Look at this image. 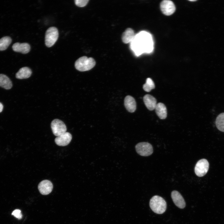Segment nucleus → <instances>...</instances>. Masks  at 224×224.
<instances>
[{
	"mask_svg": "<svg viewBox=\"0 0 224 224\" xmlns=\"http://www.w3.org/2000/svg\"><path fill=\"white\" fill-rule=\"evenodd\" d=\"M189 1H196V0H189Z\"/></svg>",
	"mask_w": 224,
	"mask_h": 224,
	"instance_id": "obj_25",
	"label": "nucleus"
},
{
	"mask_svg": "<svg viewBox=\"0 0 224 224\" xmlns=\"http://www.w3.org/2000/svg\"><path fill=\"white\" fill-rule=\"evenodd\" d=\"M135 149L137 153L142 156H148L153 152V149L151 144L145 142H140L137 144Z\"/></svg>",
	"mask_w": 224,
	"mask_h": 224,
	"instance_id": "obj_5",
	"label": "nucleus"
},
{
	"mask_svg": "<svg viewBox=\"0 0 224 224\" xmlns=\"http://www.w3.org/2000/svg\"><path fill=\"white\" fill-rule=\"evenodd\" d=\"M209 168V164L206 159H203L197 163L194 168L196 175L198 177H202L206 174Z\"/></svg>",
	"mask_w": 224,
	"mask_h": 224,
	"instance_id": "obj_7",
	"label": "nucleus"
},
{
	"mask_svg": "<svg viewBox=\"0 0 224 224\" xmlns=\"http://www.w3.org/2000/svg\"><path fill=\"white\" fill-rule=\"evenodd\" d=\"M215 123L218 129L224 132V113L220 114L217 116Z\"/></svg>",
	"mask_w": 224,
	"mask_h": 224,
	"instance_id": "obj_20",
	"label": "nucleus"
},
{
	"mask_svg": "<svg viewBox=\"0 0 224 224\" xmlns=\"http://www.w3.org/2000/svg\"><path fill=\"white\" fill-rule=\"evenodd\" d=\"M96 64V61L92 58L83 56L76 61L75 67L77 70L84 72L91 70L95 66Z\"/></svg>",
	"mask_w": 224,
	"mask_h": 224,
	"instance_id": "obj_3",
	"label": "nucleus"
},
{
	"mask_svg": "<svg viewBox=\"0 0 224 224\" xmlns=\"http://www.w3.org/2000/svg\"><path fill=\"white\" fill-rule=\"evenodd\" d=\"M58 37V29L55 27L49 28L45 34V43L46 46L48 47L53 46L57 41Z\"/></svg>",
	"mask_w": 224,
	"mask_h": 224,
	"instance_id": "obj_4",
	"label": "nucleus"
},
{
	"mask_svg": "<svg viewBox=\"0 0 224 224\" xmlns=\"http://www.w3.org/2000/svg\"><path fill=\"white\" fill-rule=\"evenodd\" d=\"M3 109V105L0 102V113L1 112Z\"/></svg>",
	"mask_w": 224,
	"mask_h": 224,
	"instance_id": "obj_24",
	"label": "nucleus"
},
{
	"mask_svg": "<svg viewBox=\"0 0 224 224\" xmlns=\"http://www.w3.org/2000/svg\"><path fill=\"white\" fill-rule=\"evenodd\" d=\"M0 86L6 89H9L12 86L11 80L7 76L3 74H0Z\"/></svg>",
	"mask_w": 224,
	"mask_h": 224,
	"instance_id": "obj_18",
	"label": "nucleus"
},
{
	"mask_svg": "<svg viewBox=\"0 0 224 224\" xmlns=\"http://www.w3.org/2000/svg\"><path fill=\"white\" fill-rule=\"evenodd\" d=\"M12 215L18 219H21L22 217V215L20 210L17 209L12 212Z\"/></svg>",
	"mask_w": 224,
	"mask_h": 224,
	"instance_id": "obj_23",
	"label": "nucleus"
},
{
	"mask_svg": "<svg viewBox=\"0 0 224 224\" xmlns=\"http://www.w3.org/2000/svg\"><path fill=\"white\" fill-rule=\"evenodd\" d=\"M160 8L162 13L167 16L172 15L175 10V7L174 3L170 0L162 1L160 4Z\"/></svg>",
	"mask_w": 224,
	"mask_h": 224,
	"instance_id": "obj_8",
	"label": "nucleus"
},
{
	"mask_svg": "<svg viewBox=\"0 0 224 224\" xmlns=\"http://www.w3.org/2000/svg\"><path fill=\"white\" fill-rule=\"evenodd\" d=\"M143 101L147 108L150 110L155 109L157 105L156 99L149 94H146L143 97Z\"/></svg>",
	"mask_w": 224,
	"mask_h": 224,
	"instance_id": "obj_14",
	"label": "nucleus"
},
{
	"mask_svg": "<svg viewBox=\"0 0 224 224\" xmlns=\"http://www.w3.org/2000/svg\"><path fill=\"white\" fill-rule=\"evenodd\" d=\"M135 37L134 49L137 54L143 53H150L153 49V44L152 35L149 33L143 31Z\"/></svg>",
	"mask_w": 224,
	"mask_h": 224,
	"instance_id": "obj_1",
	"label": "nucleus"
},
{
	"mask_svg": "<svg viewBox=\"0 0 224 224\" xmlns=\"http://www.w3.org/2000/svg\"><path fill=\"white\" fill-rule=\"evenodd\" d=\"M135 37V33L133 29L128 28L122 34V40L124 43L127 44L134 40Z\"/></svg>",
	"mask_w": 224,
	"mask_h": 224,
	"instance_id": "obj_15",
	"label": "nucleus"
},
{
	"mask_svg": "<svg viewBox=\"0 0 224 224\" xmlns=\"http://www.w3.org/2000/svg\"><path fill=\"white\" fill-rule=\"evenodd\" d=\"M12 48L15 52L26 54L30 51V44L26 43H20L17 42L13 45Z\"/></svg>",
	"mask_w": 224,
	"mask_h": 224,
	"instance_id": "obj_12",
	"label": "nucleus"
},
{
	"mask_svg": "<svg viewBox=\"0 0 224 224\" xmlns=\"http://www.w3.org/2000/svg\"><path fill=\"white\" fill-rule=\"evenodd\" d=\"M171 197L175 204L179 208L183 209L185 207V202L181 194L176 190L173 191Z\"/></svg>",
	"mask_w": 224,
	"mask_h": 224,
	"instance_id": "obj_10",
	"label": "nucleus"
},
{
	"mask_svg": "<svg viewBox=\"0 0 224 224\" xmlns=\"http://www.w3.org/2000/svg\"><path fill=\"white\" fill-rule=\"evenodd\" d=\"M51 127L53 134L57 137L64 133L67 131L66 126L64 123L58 119L52 121Z\"/></svg>",
	"mask_w": 224,
	"mask_h": 224,
	"instance_id": "obj_6",
	"label": "nucleus"
},
{
	"mask_svg": "<svg viewBox=\"0 0 224 224\" xmlns=\"http://www.w3.org/2000/svg\"><path fill=\"white\" fill-rule=\"evenodd\" d=\"M89 1V0H75L74 2L75 4L77 6L83 7L86 6Z\"/></svg>",
	"mask_w": 224,
	"mask_h": 224,
	"instance_id": "obj_22",
	"label": "nucleus"
},
{
	"mask_svg": "<svg viewBox=\"0 0 224 224\" xmlns=\"http://www.w3.org/2000/svg\"><path fill=\"white\" fill-rule=\"evenodd\" d=\"M155 88V84L152 79L150 78H147L146 83L143 86V90L145 91L149 92Z\"/></svg>",
	"mask_w": 224,
	"mask_h": 224,
	"instance_id": "obj_21",
	"label": "nucleus"
},
{
	"mask_svg": "<svg viewBox=\"0 0 224 224\" xmlns=\"http://www.w3.org/2000/svg\"><path fill=\"white\" fill-rule=\"evenodd\" d=\"M149 205L152 210L158 214L164 213L166 209V203L165 199L158 195L153 196L150 199Z\"/></svg>",
	"mask_w": 224,
	"mask_h": 224,
	"instance_id": "obj_2",
	"label": "nucleus"
},
{
	"mask_svg": "<svg viewBox=\"0 0 224 224\" xmlns=\"http://www.w3.org/2000/svg\"><path fill=\"white\" fill-rule=\"evenodd\" d=\"M124 105L127 110L129 112L133 113L136 109V103L134 99L132 96H127L124 100Z\"/></svg>",
	"mask_w": 224,
	"mask_h": 224,
	"instance_id": "obj_13",
	"label": "nucleus"
},
{
	"mask_svg": "<svg viewBox=\"0 0 224 224\" xmlns=\"http://www.w3.org/2000/svg\"><path fill=\"white\" fill-rule=\"evenodd\" d=\"M31 73L32 71L29 68L23 67L20 68L16 73V77L17 79H26L30 77Z\"/></svg>",
	"mask_w": 224,
	"mask_h": 224,
	"instance_id": "obj_17",
	"label": "nucleus"
},
{
	"mask_svg": "<svg viewBox=\"0 0 224 224\" xmlns=\"http://www.w3.org/2000/svg\"><path fill=\"white\" fill-rule=\"evenodd\" d=\"M12 41L9 36H5L0 39V51H3L7 49Z\"/></svg>",
	"mask_w": 224,
	"mask_h": 224,
	"instance_id": "obj_19",
	"label": "nucleus"
},
{
	"mask_svg": "<svg viewBox=\"0 0 224 224\" xmlns=\"http://www.w3.org/2000/svg\"><path fill=\"white\" fill-rule=\"evenodd\" d=\"M156 112L161 119H165L167 117V109L165 105L162 103L157 104L155 108Z\"/></svg>",
	"mask_w": 224,
	"mask_h": 224,
	"instance_id": "obj_16",
	"label": "nucleus"
},
{
	"mask_svg": "<svg viewBox=\"0 0 224 224\" xmlns=\"http://www.w3.org/2000/svg\"><path fill=\"white\" fill-rule=\"evenodd\" d=\"M53 189L52 183L48 180L42 181L38 185V189L40 192L44 195H47L50 194L52 192Z\"/></svg>",
	"mask_w": 224,
	"mask_h": 224,
	"instance_id": "obj_9",
	"label": "nucleus"
},
{
	"mask_svg": "<svg viewBox=\"0 0 224 224\" xmlns=\"http://www.w3.org/2000/svg\"><path fill=\"white\" fill-rule=\"evenodd\" d=\"M72 139V136L69 133L66 132L57 136L55 139V142L58 145L64 146L68 144Z\"/></svg>",
	"mask_w": 224,
	"mask_h": 224,
	"instance_id": "obj_11",
	"label": "nucleus"
}]
</instances>
